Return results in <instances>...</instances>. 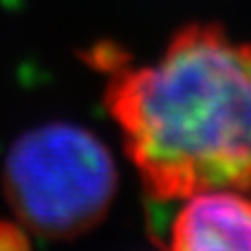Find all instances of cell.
Segmentation results:
<instances>
[{
	"label": "cell",
	"mask_w": 251,
	"mask_h": 251,
	"mask_svg": "<svg viewBox=\"0 0 251 251\" xmlns=\"http://www.w3.org/2000/svg\"><path fill=\"white\" fill-rule=\"evenodd\" d=\"M0 251H31L25 227L0 221Z\"/></svg>",
	"instance_id": "4"
},
{
	"label": "cell",
	"mask_w": 251,
	"mask_h": 251,
	"mask_svg": "<svg viewBox=\"0 0 251 251\" xmlns=\"http://www.w3.org/2000/svg\"><path fill=\"white\" fill-rule=\"evenodd\" d=\"M170 251H251V196L234 190L187 196L170 227Z\"/></svg>",
	"instance_id": "3"
},
{
	"label": "cell",
	"mask_w": 251,
	"mask_h": 251,
	"mask_svg": "<svg viewBox=\"0 0 251 251\" xmlns=\"http://www.w3.org/2000/svg\"><path fill=\"white\" fill-rule=\"evenodd\" d=\"M106 106L150 199L251 196V44L187 25L154 64L115 69Z\"/></svg>",
	"instance_id": "1"
},
{
	"label": "cell",
	"mask_w": 251,
	"mask_h": 251,
	"mask_svg": "<svg viewBox=\"0 0 251 251\" xmlns=\"http://www.w3.org/2000/svg\"><path fill=\"white\" fill-rule=\"evenodd\" d=\"M117 192L110 150L75 124L26 130L2 163V194L25 229L49 240H73L97 227Z\"/></svg>",
	"instance_id": "2"
}]
</instances>
